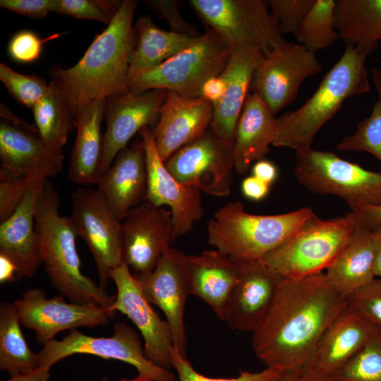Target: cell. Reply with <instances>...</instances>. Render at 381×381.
Instances as JSON below:
<instances>
[{
  "label": "cell",
  "mask_w": 381,
  "mask_h": 381,
  "mask_svg": "<svg viewBox=\"0 0 381 381\" xmlns=\"http://www.w3.org/2000/svg\"><path fill=\"white\" fill-rule=\"evenodd\" d=\"M13 303L0 305V369L10 377L25 374L38 367L37 353L28 347Z\"/></svg>",
  "instance_id": "obj_33"
},
{
  "label": "cell",
  "mask_w": 381,
  "mask_h": 381,
  "mask_svg": "<svg viewBox=\"0 0 381 381\" xmlns=\"http://www.w3.org/2000/svg\"><path fill=\"white\" fill-rule=\"evenodd\" d=\"M375 256V274L381 277V224L372 230Z\"/></svg>",
  "instance_id": "obj_53"
},
{
  "label": "cell",
  "mask_w": 381,
  "mask_h": 381,
  "mask_svg": "<svg viewBox=\"0 0 381 381\" xmlns=\"http://www.w3.org/2000/svg\"><path fill=\"white\" fill-rule=\"evenodd\" d=\"M190 295L202 299L222 320L239 278L242 261L218 250L185 256Z\"/></svg>",
  "instance_id": "obj_25"
},
{
  "label": "cell",
  "mask_w": 381,
  "mask_h": 381,
  "mask_svg": "<svg viewBox=\"0 0 381 381\" xmlns=\"http://www.w3.org/2000/svg\"><path fill=\"white\" fill-rule=\"evenodd\" d=\"M172 368L176 371L179 381H279L289 374L266 368L260 372L241 370L237 377L232 378L210 377L198 373L186 357L183 356L174 348L172 352Z\"/></svg>",
  "instance_id": "obj_40"
},
{
  "label": "cell",
  "mask_w": 381,
  "mask_h": 381,
  "mask_svg": "<svg viewBox=\"0 0 381 381\" xmlns=\"http://www.w3.org/2000/svg\"><path fill=\"white\" fill-rule=\"evenodd\" d=\"M346 300L348 310L381 329V277H376Z\"/></svg>",
  "instance_id": "obj_41"
},
{
  "label": "cell",
  "mask_w": 381,
  "mask_h": 381,
  "mask_svg": "<svg viewBox=\"0 0 381 381\" xmlns=\"http://www.w3.org/2000/svg\"><path fill=\"white\" fill-rule=\"evenodd\" d=\"M0 177H35L44 180L62 169L64 155L49 147L37 127L1 104Z\"/></svg>",
  "instance_id": "obj_14"
},
{
  "label": "cell",
  "mask_w": 381,
  "mask_h": 381,
  "mask_svg": "<svg viewBox=\"0 0 381 381\" xmlns=\"http://www.w3.org/2000/svg\"><path fill=\"white\" fill-rule=\"evenodd\" d=\"M167 90L152 89L128 92L106 99L107 128L103 135L101 175L111 166L129 140L145 127H154L160 117V108Z\"/></svg>",
  "instance_id": "obj_19"
},
{
  "label": "cell",
  "mask_w": 381,
  "mask_h": 381,
  "mask_svg": "<svg viewBox=\"0 0 381 381\" xmlns=\"http://www.w3.org/2000/svg\"><path fill=\"white\" fill-rule=\"evenodd\" d=\"M335 8L334 0H315L294 35L297 42L315 53L340 39L335 29Z\"/></svg>",
  "instance_id": "obj_35"
},
{
  "label": "cell",
  "mask_w": 381,
  "mask_h": 381,
  "mask_svg": "<svg viewBox=\"0 0 381 381\" xmlns=\"http://www.w3.org/2000/svg\"><path fill=\"white\" fill-rule=\"evenodd\" d=\"M0 80L19 103L31 109L49 87L44 78L19 73L4 63L0 64Z\"/></svg>",
  "instance_id": "obj_38"
},
{
  "label": "cell",
  "mask_w": 381,
  "mask_h": 381,
  "mask_svg": "<svg viewBox=\"0 0 381 381\" xmlns=\"http://www.w3.org/2000/svg\"><path fill=\"white\" fill-rule=\"evenodd\" d=\"M321 71L315 53L298 42H286L262 56L250 88L276 115L296 99L306 78Z\"/></svg>",
  "instance_id": "obj_13"
},
{
  "label": "cell",
  "mask_w": 381,
  "mask_h": 381,
  "mask_svg": "<svg viewBox=\"0 0 381 381\" xmlns=\"http://www.w3.org/2000/svg\"><path fill=\"white\" fill-rule=\"evenodd\" d=\"M17 268L14 262L6 255L0 253V283L16 281Z\"/></svg>",
  "instance_id": "obj_51"
},
{
  "label": "cell",
  "mask_w": 381,
  "mask_h": 381,
  "mask_svg": "<svg viewBox=\"0 0 381 381\" xmlns=\"http://www.w3.org/2000/svg\"><path fill=\"white\" fill-rule=\"evenodd\" d=\"M294 172L308 190L339 196L351 209L381 203V171L367 170L334 152L312 148L296 152Z\"/></svg>",
  "instance_id": "obj_8"
},
{
  "label": "cell",
  "mask_w": 381,
  "mask_h": 381,
  "mask_svg": "<svg viewBox=\"0 0 381 381\" xmlns=\"http://www.w3.org/2000/svg\"><path fill=\"white\" fill-rule=\"evenodd\" d=\"M109 278L117 291L111 310L126 315L139 329L145 341V356L157 366L169 370L174 348L169 325L153 310L126 265L111 270Z\"/></svg>",
  "instance_id": "obj_17"
},
{
  "label": "cell",
  "mask_w": 381,
  "mask_h": 381,
  "mask_svg": "<svg viewBox=\"0 0 381 381\" xmlns=\"http://www.w3.org/2000/svg\"><path fill=\"white\" fill-rule=\"evenodd\" d=\"M373 329L370 322L346 308L322 337L309 370L331 376L363 349Z\"/></svg>",
  "instance_id": "obj_27"
},
{
  "label": "cell",
  "mask_w": 381,
  "mask_h": 381,
  "mask_svg": "<svg viewBox=\"0 0 381 381\" xmlns=\"http://www.w3.org/2000/svg\"><path fill=\"white\" fill-rule=\"evenodd\" d=\"M213 104L201 97H190L167 90L160 117L152 130L158 153L164 162L210 127Z\"/></svg>",
  "instance_id": "obj_22"
},
{
  "label": "cell",
  "mask_w": 381,
  "mask_h": 381,
  "mask_svg": "<svg viewBox=\"0 0 381 381\" xmlns=\"http://www.w3.org/2000/svg\"><path fill=\"white\" fill-rule=\"evenodd\" d=\"M97 185L98 191L121 222L131 209L146 200L147 172L143 141L121 150Z\"/></svg>",
  "instance_id": "obj_24"
},
{
  "label": "cell",
  "mask_w": 381,
  "mask_h": 381,
  "mask_svg": "<svg viewBox=\"0 0 381 381\" xmlns=\"http://www.w3.org/2000/svg\"><path fill=\"white\" fill-rule=\"evenodd\" d=\"M282 35H296L315 0H267Z\"/></svg>",
  "instance_id": "obj_42"
},
{
  "label": "cell",
  "mask_w": 381,
  "mask_h": 381,
  "mask_svg": "<svg viewBox=\"0 0 381 381\" xmlns=\"http://www.w3.org/2000/svg\"><path fill=\"white\" fill-rule=\"evenodd\" d=\"M185 256L181 251L169 248L152 272L133 276L147 300L164 313L171 331L174 347L186 357L184 309L190 293Z\"/></svg>",
  "instance_id": "obj_18"
},
{
  "label": "cell",
  "mask_w": 381,
  "mask_h": 381,
  "mask_svg": "<svg viewBox=\"0 0 381 381\" xmlns=\"http://www.w3.org/2000/svg\"><path fill=\"white\" fill-rule=\"evenodd\" d=\"M189 4L231 49L251 45L267 56L286 42L267 0H190Z\"/></svg>",
  "instance_id": "obj_9"
},
{
  "label": "cell",
  "mask_w": 381,
  "mask_h": 381,
  "mask_svg": "<svg viewBox=\"0 0 381 381\" xmlns=\"http://www.w3.org/2000/svg\"><path fill=\"white\" fill-rule=\"evenodd\" d=\"M355 227L373 230L381 224V203L375 205H363L351 209L346 214Z\"/></svg>",
  "instance_id": "obj_47"
},
{
  "label": "cell",
  "mask_w": 381,
  "mask_h": 381,
  "mask_svg": "<svg viewBox=\"0 0 381 381\" xmlns=\"http://www.w3.org/2000/svg\"><path fill=\"white\" fill-rule=\"evenodd\" d=\"M50 368L39 366L36 370L25 374L10 377L4 381H49L50 377Z\"/></svg>",
  "instance_id": "obj_52"
},
{
  "label": "cell",
  "mask_w": 381,
  "mask_h": 381,
  "mask_svg": "<svg viewBox=\"0 0 381 381\" xmlns=\"http://www.w3.org/2000/svg\"><path fill=\"white\" fill-rule=\"evenodd\" d=\"M346 308V298L324 272L280 278L272 307L253 333V350L266 368L304 373L324 333Z\"/></svg>",
  "instance_id": "obj_1"
},
{
  "label": "cell",
  "mask_w": 381,
  "mask_h": 381,
  "mask_svg": "<svg viewBox=\"0 0 381 381\" xmlns=\"http://www.w3.org/2000/svg\"><path fill=\"white\" fill-rule=\"evenodd\" d=\"M46 181H38L18 209L0 224V253L14 262L17 277H32L42 262L35 217Z\"/></svg>",
  "instance_id": "obj_26"
},
{
  "label": "cell",
  "mask_w": 381,
  "mask_h": 381,
  "mask_svg": "<svg viewBox=\"0 0 381 381\" xmlns=\"http://www.w3.org/2000/svg\"><path fill=\"white\" fill-rule=\"evenodd\" d=\"M276 130L275 115L255 93H250L237 122L232 147L237 174H245L253 163L265 159Z\"/></svg>",
  "instance_id": "obj_28"
},
{
  "label": "cell",
  "mask_w": 381,
  "mask_h": 381,
  "mask_svg": "<svg viewBox=\"0 0 381 381\" xmlns=\"http://www.w3.org/2000/svg\"><path fill=\"white\" fill-rule=\"evenodd\" d=\"M335 29L346 45L370 54L381 44V0H337Z\"/></svg>",
  "instance_id": "obj_32"
},
{
  "label": "cell",
  "mask_w": 381,
  "mask_h": 381,
  "mask_svg": "<svg viewBox=\"0 0 381 381\" xmlns=\"http://www.w3.org/2000/svg\"><path fill=\"white\" fill-rule=\"evenodd\" d=\"M226 90V84L221 75L208 78L202 84L200 97L214 105L217 104L223 97Z\"/></svg>",
  "instance_id": "obj_48"
},
{
  "label": "cell",
  "mask_w": 381,
  "mask_h": 381,
  "mask_svg": "<svg viewBox=\"0 0 381 381\" xmlns=\"http://www.w3.org/2000/svg\"><path fill=\"white\" fill-rule=\"evenodd\" d=\"M380 47H381V44H380Z\"/></svg>",
  "instance_id": "obj_58"
},
{
  "label": "cell",
  "mask_w": 381,
  "mask_h": 381,
  "mask_svg": "<svg viewBox=\"0 0 381 381\" xmlns=\"http://www.w3.org/2000/svg\"><path fill=\"white\" fill-rule=\"evenodd\" d=\"M164 164L170 174L184 186L217 197L230 193L234 171L232 147L211 128L176 151Z\"/></svg>",
  "instance_id": "obj_12"
},
{
  "label": "cell",
  "mask_w": 381,
  "mask_h": 381,
  "mask_svg": "<svg viewBox=\"0 0 381 381\" xmlns=\"http://www.w3.org/2000/svg\"><path fill=\"white\" fill-rule=\"evenodd\" d=\"M325 275L330 286L345 298L373 280L376 276L372 230L356 227Z\"/></svg>",
  "instance_id": "obj_29"
},
{
  "label": "cell",
  "mask_w": 381,
  "mask_h": 381,
  "mask_svg": "<svg viewBox=\"0 0 381 381\" xmlns=\"http://www.w3.org/2000/svg\"><path fill=\"white\" fill-rule=\"evenodd\" d=\"M313 214L311 208L303 207L280 214H251L244 210L241 202H230L208 222V242L241 261L262 260Z\"/></svg>",
  "instance_id": "obj_5"
},
{
  "label": "cell",
  "mask_w": 381,
  "mask_h": 381,
  "mask_svg": "<svg viewBox=\"0 0 381 381\" xmlns=\"http://www.w3.org/2000/svg\"><path fill=\"white\" fill-rule=\"evenodd\" d=\"M301 381H332L329 377L320 375L311 370L305 372Z\"/></svg>",
  "instance_id": "obj_54"
},
{
  "label": "cell",
  "mask_w": 381,
  "mask_h": 381,
  "mask_svg": "<svg viewBox=\"0 0 381 381\" xmlns=\"http://www.w3.org/2000/svg\"><path fill=\"white\" fill-rule=\"evenodd\" d=\"M56 0H1L0 6L20 15L43 18L54 11Z\"/></svg>",
  "instance_id": "obj_46"
},
{
  "label": "cell",
  "mask_w": 381,
  "mask_h": 381,
  "mask_svg": "<svg viewBox=\"0 0 381 381\" xmlns=\"http://www.w3.org/2000/svg\"><path fill=\"white\" fill-rule=\"evenodd\" d=\"M303 373H291L279 381H301Z\"/></svg>",
  "instance_id": "obj_55"
},
{
  "label": "cell",
  "mask_w": 381,
  "mask_h": 381,
  "mask_svg": "<svg viewBox=\"0 0 381 381\" xmlns=\"http://www.w3.org/2000/svg\"><path fill=\"white\" fill-rule=\"evenodd\" d=\"M270 186V185L251 175L243 180L241 190L247 198L254 201H259L267 195Z\"/></svg>",
  "instance_id": "obj_49"
},
{
  "label": "cell",
  "mask_w": 381,
  "mask_h": 381,
  "mask_svg": "<svg viewBox=\"0 0 381 381\" xmlns=\"http://www.w3.org/2000/svg\"><path fill=\"white\" fill-rule=\"evenodd\" d=\"M35 177H0V222L8 219L20 206L28 191L40 181Z\"/></svg>",
  "instance_id": "obj_43"
},
{
  "label": "cell",
  "mask_w": 381,
  "mask_h": 381,
  "mask_svg": "<svg viewBox=\"0 0 381 381\" xmlns=\"http://www.w3.org/2000/svg\"><path fill=\"white\" fill-rule=\"evenodd\" d=\"M145 150L147 172L146 200L157 207H170L176 239L193 228L204 214L200 190L179 183L161 159L150 127L140 131Z\"/></svg>",
  "instance_id": "obj_20"
},
{
  "label": "cell",
  "mask_w": 381,
  "mask_h": 381,
  "mask_svg": "<svg viewBox=\"0 0 381 381\" xmlns=\"http://www.w3.org/2000/svg\"><path fill=\"white\" fill-rule=\"evenodd\" d=\"M252 173L253 176L270 186L277 178V169L272 162L262 159L254 163Z\"/></svg>",
  "instance_id": "obj_50"
},
{
  "label": "cell",
  "mask_w": 381,
  "mask_h": 381,
  "mask_svg": "<svg viewBox=\"0 0 381 381\" xmlns=\"http://www.w3.org/2000/svg\"><path fill=\"white\" fill-rule=\"evenodd\" d=\"M279 279L262 260L242 261L222 321L233 330L253 333L272 307Z\"/></svg>",
  "instance_id": "obj_21"
},
{
  "label": "cell",
  "mask_w": 381,
  "mask_h": 381,
  "mask_svg": "<svg viewBox=\"0 0 381 381\" xmlns=\"http://www.w3.org/2000/svg\"><path fill=\"white\" fill-rule=\"evenodd\" d=\"M71 205L70 218L94 258L99 286L104 289L111 271L123 264L121 222L97 189L77 188Z\"/></svg>",
  "instance_id": "obj_11"
},
{
  "label": "cell",
  "mask_w": 381,
  "mask_h": 381,
  "mask_svg": "<svg viewBox=\"0 0 381 381\" xmlns=\"http://www.w3.org/2000/svg\"><path fill=\"white\" fill-rule=\"evenodd\" d=\"M233 49L207 28L198 40L160 65L128 80L131 92L164 89L200 97L202 84L222 73Z\"/></svg>",
  "instance_id": "obj_7"
},
{
  "label": "cell",
  "mask_w": 381,
  "mask_h": 381,
  "mask_svg": "<svg viewBox=\"0 0 381 381\" xmlns=\"http://www.w3.org/2000/svg\"><path fill=\"white\" fill-rule=\"evenodd\" d=\"M135 47L129 59L128 80L155 68L195 43L193 37L157 27L150 16H141L135 22Z\"/></svg>",
  "instance_id": "obj_31"
},
{
  "label": "cell",
  "mask_w": 381,
  "mask_h": 381,
  "mask_svg": "<svg viewBox=\"0 0 381 381\" xmlns=\"http://www.w3.org/2000/svg\"><path fill=\"white\" fill-rule=\"evenodd\" d=\"M355 228L347 214L322 219L313 214L262 260L283 279H298L322 272Z\"/></svg>",
  "instance_id": "obj_6"
},
{
  "label": "cell",
  "mask_w": 381,
  "mask_h": 381,
  "mask_svg": "<svg viewBox=\"0 0 381 381\" xmlns=\"http://www.w3.org/2000/svg\"><path fill=\"white\" fill-rule=\"evenodd\" d=\"M49 39L41 40L32 31L22 30L11 39L8 51L11 58L17 61L32 62L39 58L43 43Z\"/></svg>",
  "instance_id": "obj_44"
},
{
  "label": "cell",
  "mask_w": 381,
  "mask_h": 381,
  "mask_svg": "<svg viewBox=\"0 0 381 381\" xmlns=\"http://www.w3.org/2000/svg\"><path fill=\"white\" fill-rule=\"evenodd\" d=\"M175 239L171 211L145 200L121 222L123 263L134 274L149 273Z\"/></svg>",
  "instance_id": "obj_16"
},
{
  "label": "cell",
  "mask_w": 381,
  "mask_h": 381,
  "mask_svg": "<svg viewBox=\"0 0 381 381\" xmlns=\"http://www.w3.org/2000/svg\"><path fill=\"white\" fill-rule=\"evenodd\" d=\"M263 54L251 45L234 47L220 74L226 84L221 100L213 106L212 131L233 147L238 120L248 96L253 73Z\"/></svg>",
  "instance_id": "obj_23"
},
{
  "label": "cell",
  "mask_w": 381,
  "mask_h": 381,
  "mask_svg": "<svg viewBox=\"0 0 381 381\" xmlns=\"http://www.w3.org/2000/svg\"><path fill=\"white\" fill-rule=\"evenodd\" d=\"M328 377L332 381H381V329L374 327L363 349Z\"/></svg>",
  "instance_id": "obj_37"
},
{
  "label": "cell",
  "mask_w": 381,
  "mask_h": 381,
  "mask_svg": "<svg viewBox=\"0 0 381 381\" xmlns=\"http://www.w3.org/2000/svg\"><path fill=\"white\" fill-rule=\"evenodd\" d=\"M370 53L346 45L337 62L324 75L314 94L297 109L277 118L272 145L296 152L311 148L319 130L339 111L344 101L370 91L367 56Z\"/></svg>",
  "instance_id": "obj_3"
},
{
  "label": "cell",
  "mask_w": 381,
  "mask_h": 381,
  "mask_svg": "<svg viewBox=\"0 0 381 381\" xmlns=\"http://www.w3.org/2000/svg\"><path fill=\"white\" fill-rule=\"evenodd\" d=\"M79 353L129 363L138 375L153 381H175L174 373L157 366L145 356L138 334L122 322L116 323L111 337H91L73 329L61 340L49 341L37 353L38 365L51 368L63 358Z\"/></svg>",
  "instance_id": "obj_10"
},
{
  "label": "cell",
  "mask_w": 381,
  "mask_h": 381,
  "mask_svg": "<svg viewBox=\"0 0 381 381\" xmlns=\"http://www.w3.org/2000/svg\"><path fill=\"white\" fill-rule=\"evenodd\" d=\"M13 304L21 325L34 330L42 344L64 330L105 325L114 313L94 303H67L61 296L47 298L46 291L38 288L28 289Z\"/></svg>",
  "instance_id": "obj_15"
},
{
  "label": "cell",
  "mask_w": 381,
  "mask_h": 381,
  "mask_svg": "<svg viewBox=\"0 0 381 381\" xmlns=\"http://www.w3.org/2000/svg\"><path fill=\"white\" fill-rule=\"evenodd\" d=\"M150 5L164 16L171 27V31L177 34L198 37L199 34L195 27L186 21L180 13V7L183 4L178 0H150Z\"/></svg>",
  "instance_id": "obj_45"
},
{
  "label": "cell",
  "mask_w": 381,
  "mask_h": 381,
  "mask_svg": "<svg viewBox=\"0 0 381 381\" xmlns=\"http://www.w3.org/2000/svg\"><path fill=\"white\" fill-rule=\"evenodd\" d=\"M102 381H113L111 380L110 378H109L108 377H103L102 379Z\"/></svg>",
  "instance_id": "obj_57"
},
{
  "label": "cell",
  "mask_w": 381,
  "mask_h": 381,
  "mask_svg": "<svg viewBox=\"0 0 381 381\" xmlns=\"http://www.w3.org/2000/svg\"><path fill=\"white\" fill-rule=\"evenodd\" d=\"M106 99L95 101L73 119L76 137L68 166V178L77 184H97L101 176L103 135L101 123Z\"/></svg>",
  "instance_id": "obj_30"
},
{
  "label": "cell",
  "mask_w": 381,
  "mask_h": 381,
  "mask_svg": "<svg viewBox=\"0 0 381 381\" xmlns=\"http://www.w3.org/2000/svg\"><path fill=\"white\" fill-rule=\"evenodd\" d=\"M137 5L135 0H123L111 22L95 36L76 64L51 71L52 80L73 119L97 100L130 92L129 59L137 42L133 25Z\"/></svg>",
  "instance_id": "obj_2"
},
{
  "label": "cell",
  "mask_w": 381,
  "mask_h": 381,
  "mask_svg": "<svg viewBox=\"0 0 381 381\" xmlns=\"http://www.w3.org/2000/svg\"><path fill=\"white\" fill-rule=\"evenodd\" d=\"M377 99L371 113L361 120L355 132L339 143L336 147L339 151H364L373 155L381 164V69L370 68Z\"/></svg>",
  "instance_id": "obj_36"
},
{
  "label": "cell",
  "mask_w": 381,
  "mask_h": 381,
  "mask_svg": "<svg viewBox=\"0 0 381 381\" xmlns=\"http://www.w3.org/2000/svg\"><path fill=\"white\" fill-rule=\"evenodd\" d=\"M32 110L42 140L52 149L62 152L68 134L75 126L68 104L52 80L45 95Z\"/></svg>",
  "instance_id": "obj_34"
},
{
  "label": "cell",
  "mask_w": 381,
  "mask_h": 381,
  "mask_svg": "<svg viewBox=\"0 0 381 381\" xmlns=\"http://www.w3.org/2000/svg\"><path fill=\"white\" fill-rule=\"evenodd\" d=\"M60 204L58 191L47 180L35 217L45 272L60 296L71 302L94 303L111 309L115 295L109 296L82 273L76 248L78 236L71 218L61 215Z\"/></svg>",
  "instance_id": "obj_4"
},
{
  "label": "cell",
  "mask_w": 381,
  "mask_h": 381,
  "mask_svg": "<svg viewBox=\"0 0 381 381\" xmlns=\"http://www.w3.org/2000/svg\"><path fill=\"white\" fill-rule=\"evenodd\" d=\"M120 381H153L146 377L142 376L140 375H138L135 377L131 378V379H126L124 377H122Z\"/></svg>",
  "instance_id": "obj_56"
},
{
  "label": "cell",
  "mask_w": 381,
  "mask_h": 381,
  "mask_svg": "<svg viewBox=\"0 0 381 381\" xmlns=\"http://www.w3.org/2000/svg\"><path fill=\"white\" fill-rule=\"evenodd\" d=\"M123 1L56 0L54 12L78 19L93 20L107 25L119 11Z\"/></svg>",
  "instance_id": "obj_39"
}]
</instances>
